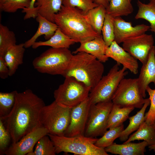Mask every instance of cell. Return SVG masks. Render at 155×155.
Listing matches in <instances>:
<instances>
[{
	"label": "cell",
	"mask_w": 155,
	"mask_h": 155,
	"mask_svg": "<svg viewBox=\"0 0 155 155\" xmlns=\"http://www.w3.org/2000/svg\"><path fill=\"white\" fill-rule=\"evenodd\" d=\"M42 99L31 90L16 93L14 106L7 116L0 117L15 143L28 133L41 127L40 111L45 105Z\"/></svg>",
	"instance_id": "6da1fadb"
},
{
	"label": "cell",
	"mask_w": 155,
	"mask_h": 155,
	"mask_svg": "<svg viewBox=\"0 0 155 155\" xmlns=\"http://www.w3.org/2000/svg\"><path fill=\"white\" fill-rule=\"evenodd\" d=\"M54 21L64 34L75 42L81 43L100 35L93 29L82 12L76 7L62 5L55 14Z\"/></svg>",
	"instance_id": "7a4b0ae2"
},
{
	"label": "cell",
	"mask_w": 155,
	"mask_h": 155,
	"mask_svg": "<svg viewBox=\"0 0 155 155\" xmlns=\"http://www.w3.org/2000/svg\"><path fill=\"white\" fill-rule=\"evenodd\" d=\"M102 63L90 54L79 52L73 55L63 76L73 77L91 89L103 76L104 67Z\"/></svg>",
	"instance_id": "3957f363"
},
{
	"label": "cell",
	"mask_w": 155,
	"mask_h": 155,
	"mask_svg": "<svg viewBox=\"0 0 155 155\" xmlns=\"http://www.w3.org/2000/svg\"><path fill=\"white\" fill-rule=\"evenodd\" d=\"M56 154L61 152L79 155H108L104 149L96 146L98 138L84 135L67 137L48 134Z\"/></svg>",
	"instance_id": "277c9868"
},
{
	"label": "cell",
	"mask_w": 155,
	"mask_h": 155,
	"mask_svg": "<svg viewBox=\"0 0 155 155\" xmlns=\"http://www.w3.org/2000/svg\"><path fill=\"white\" fill-rule=\"evenodd\" d=\"M73 55L68 49L51 47L35 58L32 64L40 73L63 76Z\"/></svg>",
	"instance_id": "5b68a950"
},
{
	"label": "cell",
	"mask_w": 155,
	"mask_h": 155,
	"mask_svg": "<svg viewBox=\"0 0 155 155\" xmlns=\"http://www.w3.org/2000/svg\"><path fill=\"white\" fill-rule=\"evenodd\" d=\"M71 108L63 106L55 100L45 105L40 113L41 126L46 129L49 134L64 136L70 123Z\"/></svg>",
	"instance_id": "8992f818"
},
{
	"label": "cell",
	"mask_w": 155,
	"mask_h": 155,
	"mask_svg": "<svg viewBox=\"0 0 155 155\" xmlns=\"http://www.w3.org/2000/svg\"><path fill=\"white\" fill-rule=\"evenodd\" d=\"M120 64L117 63L107 74L101 78L90 91L88 97L91 104L112 101V98L121 81L127 74L123 67L119 69Z\"/></svg>",
	"instance_id": "52a82bcc"
},
{
	"label": "cell",
	"mask_w": 155,
	"mask_h": 155,
	"mask_svg": "<svg viewBox=\"0 0 155 155\" xmlns=\"http://www.w3.org/2000/svg\"><path fill=\"white\" fill-rule=\"evenodd\" d=\"M91 88L71 77H66L63 82L54 92L55 100L61 105L72 108L88 97Z\"/></svg>",
	"instance_id": "ba28073f"
},
{
	"label": "cell",
	"mask_w": 155,
	"mask_h": 155,
	"mask_svg": "<svg viewBox=\"0 0 155 155\" xmlns=\"http://www.w3.org/2000/svg\"><path fill=\"white\" fill-rule=\"evenodd\" d=\"M146 100L140 90L137 78H124L120 82L112 101L121 108H141Z\"/></svg>",
	"instance_id": "9c48e42d"
},
{
	"label": "cell",
	"mask_w": 155,
	"mask_h": 155,
	"mask_svg": "<svg viewBox=\"0 0 155 155\" xmlns=\"http://www.w3.org/2000/svg\"><path fill=\"white\" fill-rule=\"evenodd\" d=\"M113 105L112 101L91 104L84 136L95 137L103 135L107 129L108 117Z\"/></svg>",
	"instance_id": "30bf717a"
},
{
	"label": "cell",
	"mask_w": 155,
	"mask_h": 155,
	"mask_svg": "<svg viewBox=\"0 0 155 155\" xmlns=\"http://www.w3.org/2000/svg\"><path fill=\"white\" fill-rule=\"evenodd\" d=\"M91 102L88 97L71 110L70 123L64 136L84 135Z\"/></svg>",
	"instance_id": "8fae6325"
},
{
	"label": "cell",
	"mask_w": 155,
	"mask_h": 155,
	"mask_svg": "<svg viewBox=\"0 0 155 155\" xmlns=\"http://www.w3.org/2000/svg\"><path fill=\"white\" fill-rule=\"evenodd\" d=\"M154 44L152 35L144 33L126 39L123 42L122 47L143 64L147 59Z\"/></svg>",
	"instance_id": "7c38bea8"
},
{
	"label": "cell",
	"mask_w": 155,
	"mask_h": 155,
	"mask_svg": "<svg viewBox=\"0 0 155 155\" xmlns=\"http://www.w3.org/2000/svg\"><path fill=\"white\" fill-rule=\"evenodd\" d=\"M49 134L47 130L41 126L24 136L17 142L11 144L5 153L6 155H25L33 151L37 142L43 136Z\"/></svg>",
	"instance_id": "4fadbf2b"
},
{
	"label": "cell",
	"mask_w": 155,
	"mask_h": 155,
	"mask_svg": "<svg viewBox=\"0 0 155 155\" xmlns=\"http://www.w3.org/2000/svg\"><path fill=\"white\" fill-rule=\"evenodd\" d=\"M115 39L118 44L128 39L145 33L150 30V26L142 24L133 26L130 22H126L121 17L113 18Z\"/></svg>",
	"instance_id": "5bb4252c"
},
{
	"label": "cell",
	"mask_w": 155,
	"mask_h": 155,
	"mask_svg": "<svg viewBox=\"0 0 155 155\" xmlns=\"http://www.w3.org/2000/svg\"><path fill=\"white\" fill-rule=\"evenodd\" d=\"M106 55L115 61L117 63L122 65L123 67L129 69L132 73L136 74L138 72V63L137 59L114 41L106 51Z\"/></svg>",
	"instance_id": "9a60e30c"
},
{
	"label": "cell",
	"mask_w": 155,
	"mask_h": 155,
	"mask_svg": "<svg viewBox=\"0 0 155 155\" xmlns=\"http://www.w3.org/2000/svg\"><path fill=\"white\" fill-rule=\"evenodd\" d=\"M142 65L137 79L140 90L145 98L146 89L149 84L153 82L155 86V46H153L146 61Z\"/></svg>",
	"instance_id": "2e32d148"
},
{
	"label": "cell",
	"mask_w": 155,
	"mask_h": 155,
	"mask_svg": "<svg viewBox=\"0 0 155 155\" xmlns=\"http://www.w3.org/2000/svg\"><path fill=\"white\" fill-rule=\"evenodd\" d=\"M107 47L100 35L92 40L81 43L79 47L73 53L84 52L94 56L101 62L104 63L108 59L106 55Z\"/></svg>",
	"instance_id": "e0dca14e"
},
{
	"label": "cell",
	"mask_w": 155,
	"mask_h": 155,
	"mask_svg": "<svg viewBox=\"0 0 155 155\" xmlns=\"http://www.w3.org/2000/svg\"><path fill=\"white\" fill-rule=\"evenodd\" d=\"M148 146L145 141L139 143L130 142L117 144L113 143L104 148L107 152L119 155H144L146 148Z\"/></svg>",
	"instance_id": "ac0fdd59"
},
{
	"label": "cell",
	"mask_w": 155,
	"mask_h": 155,
	"mask_svg": "<svg viewBox=\"0 0 155 155\" xmlns=\"http://www.w3.org/2000/svg\"><path fill=\"white\" fill-rule=\"evenodd\" d=\"M36 19L39 23L38 28L33 36L24 43L25 48L32 46L37 39L42 35H44L45 39H49L54 34L58 28L55 23L50 21L39 14L36 17Z\"/></svg>",
	"instance_id": "d6986e66"
},
{
	"label": "cell",
	"mask_w": 155,
	"mask_h": 155,
	"mask_svg": "<svg viewBox=\"0 0 155 155\" xmlns=\"http://www.w3.org/2000/svg\"><path fill=\"white\" fill-rule=\"evenodd\" d=\"M25 48L24 43L16 44L9 48L5 53L3 58L9 69V76L13 75L19 66L23 63Z\"/></svg>",
	"instance_id": "ffe728a7"
},
{
	"label": "cell",
	"mask_w": 155,
	"mask_h": 155,
	"mask_svg": "<svg viewBox=\"0 0 155 155\" xmlns=\"http://www.w3.org/2000/svg\"><path fill=\"white\" fill-rule=\"evenodd\" d=\"M75 42L64 34L58 27L54 34L46 41L36 42L32 47L36 49L42 46H48L55 49L67 48Z\"/></svg>",
	"instance_id": "44dd1931"
},
{
	"label": "cell",
	"mask_w": 155,
	"mask_h": 155,
	"mask_svg": "<svg viewBox=\"0 0 155 155\" xmlns=\"http://www.w3.org/2000/svg\"><path fill=\"white\" fill-rule=\"evenodd\" d=\"M62 5V0H36L35 3L38 14L54 23V16Z\"/></svg>",
	"instance_id": "7402d4cb"
},
{
	"label": "cell",
	"mask_w": 155,
	"mask_h": 155,
	"mask_svg": "<svg viewBox=\"0 0 155 155\" xmlns=\"http://www.w3.org/2000/svg\"><path fill=\"white\" fill-rule=\"evenodd\" d=\"M150 104V101L149 98L146 99L140 111L135 115L129 117V124L127 127L124 129L119 137L121 141H126L131 134L137 130L141 124L145 121V112Z\"/></svg>",
	"instance_id": "603a6c76"
},
{
	"label": "cell",
	"mask_w": 155,
	"mask_h": 155,
	"mask_svg": "<svg viewBox=\"0 0 155 155\" xmlns=\"http://www.w3.org/2000/svg\"><path fill=\"white\" fill-rule=\"evenodd\" d=\"M137 4L138 10L135 18L136 20L144 19L150 24V30L154 33L155 36V2L149 0L147 4L138 0Z\"/></svg>",
	"instance_id": "cb8c5ba5"
},
{
	"label": "cell",
	"mask_w": 155,
	"mask_h": 155,
	"mask_svg": "<svg viewBox=\"0 0 155 155\" xmlns=\"http://www.w3.org/2000/svg\"><path fill=\"white\" fill-rule=\"evenodd\" d=\"M106 14L105 7L100 5L84 14L87 21L94 31L99 35H101L102 29Z\"/></svg>",
	"instance_id": "d4e9b609"
},
{
	"label": "cell",
	"mask_w": 155,
	"mask_h": 155,
	"mask_svg": "<svg viewBox=\"0 0 155 155\" xmlns=\"http://www.w3.org/2000/svg\"><path fill=\"white\" fill-rule=\"evenodd\" d=\"M134 109L132 107L121 108L113 104L108 117L107 129L118 127L123 124Z\"/></svg>",
	"instance_id": "484cf974"
},
{
	"label": "cell",
	"mask_w": 155,
	"mask_h": 155,
	"mask_svg": "<svg viewBox=\"0 0 155 155\" xmlns=\"http://www.w3.org/2000/svg\"><path fill=\"white\" fill-rule=\"evenodd\" d=\"M132 0H111L106 9V13L113 18L126 16L132 13L134 9Z\"/></svg>",
	"instance_id": "4316f807"
},
{
	"label": "cell",
	"mask_w": 155,
	"mask_h": 155,
	"mask_svg": "<svg viewBox=\"0 0 155 155\" xmlns=\"http://www.w3.org/2000/svg\"><path fill=\"white\" fill-rule=\"evenodd\" d=\"M136 140H144L147 143L148 146L155 145V128L153 124L149 125L145 121L124 143Z\"/></svg>",
	"instance_id": "83f0119b"
},
{
	"label": "cell",
	"mask_w": 155,
	"mask_h": 155,
	"mask_svg": "<svg viewBox=\"0 0 155 155\" xmlns=\"http://www.w3.org/2000/svg\"><path fill=\"white\" fill-rule=\"evenodd\" d=\"M14 32L6 26L0 24V57H3L7 50L16 44Z\"/></svg>",
	"instance_id": "f1b7e54d"
},
{
	"label": "cell",
	"mask_w": 155,
	"mask_h": 155,
	"mask_svg": "<svg viewBox=\"0 0 155 155\" xmlns=\"http://www.w3.org/2000/svg\"><path fill=\"white\" fill-rule=\"evenodd\" d=\"M124 129L123 124L118 127L109 128L101 138L97 139L95 143V145L104 149L111 146L114 143L116 139L119 138Z\"/></svg>",
	"instance_id": "f546056e"
},
{
	"label": "cell",
	"mask_w": 155,
	"mask_h": 155,
	"mask_svg": "<svg viewBox=\"0 0 155 155\" xmlns=\"http://www.w3.org/2000/svg\"><path fill=\"white\" fill-rule=\"evenodd\" d=\"M55 147L48 135L40 138L36 144L35 150L27 155H55Z\"/></svg>",
	"instance_id": "4dcf8cb0"
},
{
	"label": "cell",
	"mask_w": 155,
	"mask_h": 155,
	"mask_svg": "<svg viewBox=\"0 0 155 155\" xmlns=\"http://www.w3.org/2000/svg\"><path fill=\"white\" fill-rule=\"evenodd\" d=\"M17 91L0 92V117L7 115L13 108L16 100Z\"/></svg>",
	"instance_id": "1f68e13d"
},
{
	"label": "cell",
	"mask_w": 155,
	"mask_h": 155,
	"mask_svg": "<svg viewBox=\"0 0 155 155\" xmlns=\"http://www.w3.org/2000/svg\"><path fill=\"white\" fill-rule=\"evenodd\" d=\"M31 0H0V9L1 11L13 13L18 9L28 8Z\"/></svg>",
	"instance_id": "d6a6232c"
},
{
	"label": "cell",
	"mask_w": 155,
	"mask_h": 155,
	"mask_svg": "<svg viewBox=\"0 0 155 155\" xmlns=\"http://www.w3.org/2000/svg\"><path fill=\"white\" fill-rule=\"evenodd\" d=\"M113 18L106 13L102 29L103 39L107 47L114 41V27Z\"/></svg>",
	"instance_id": "836d02e7"
},
{
	"label": "cell",
	"mask_w": 155,
	"mask_h": 155,
	"mask_svg": "<svg viewBox=\"0 0 155 155\" xmlns=\"http://www.w3.org/2000/svg\"><path fill=\"white\" fill-rule=\"evenodd\" d=\"M62 4L68 7H76L85 14L91 9L99 5L94 0H62Z\"/></svg>",
	"instance_id": "e575fe53"
},
{
	"label": "cell",
	"mask_w": 155,
	"mask_h": 155,
	"mask_svg": "<svg viewBox=\"0 0 155 155\" xmlns=\"http://www.w3.org/2000/svg\"><path fill=\"white\" fill-rule=\"evenodd\" d=\"M149 96L150 106L148 112L145 114V121L150 125H153L155 121V89L148 86L146 89Z\"/></svg>",
	"instance_id": "d590c367"
},
{
	"label": "cell",
	"mask_w": 155,
	"mask_h": 155,
	"mask_svg": "<svg viewBox=\"0 0 155 155\" xmlns=\"http://www.w3.org/2000/svg\"><path fill=\"white\" fill-rule=\"evenodd\" d=\"M11 137L2 120L0 119V154H5L6 150L10 146Z\"/></svg>",
	"instance_id": "8d00e7d4"
},
{
	"label": "cell",
	"mask_w": 155,
	"mask_h": 155,
	"mask_svg": "<svg viewBox=\"0 0 155 155\" xmlns=\"http://www.w3.org/2000/svg\"><path fill=\"white\" fill-rule=\"evenodd\" d=\"M36 0H31V2L29 7L23 9L22 12L25 13V14L24 17V20L31 18H35L37 17V14L36 11L35 3Z\"/></svg>",
	"instance_id": "74e56055"
},
{
	"label": "cell",
	"mask_w": 155,
	"mask_h": 155,
	"mask_svg": "<svg viewBox=\"0 0 155 155\" xmlns=\"http://www.w3.org/2000/svg\"><path fill=\"white\" fill-rule=\"evenodd\" d=\"M9 76L8 67L3 58L0 57V77L5 79Z\"/></svg>",
	"instance_id": "f35d334b"
},
{
	"label": "cell",
	"mask_w": 155,
	"mask_h": 155,
	"mask_svg": "<svg viewBox=\"0 0 155 155\" xmlns=\"http://www.w3.org/2000/svg\"><path fill=\"white\" fill-rule=\"evenodd\" d=\"M96 3L99 5H102L106 9L108 6L109 2L107 0H94Z\"/></svg>",
	"instance_id": "ab89813d"
},
{
	"label": "cell",
	"mask_w": 155,
	"mask_h": 155,
	"mask_svg": "<svg viewBox=\"0 0 155 155\" xmlns=\"http://www.w3.org/2000/svg\"><path fill=\"white\" fill-rule=\"evenodd\" d=\"M148 148L150 150H153L155 151V144L148 146Z\"/></svg>",
	"instance_id": "60d3db41"
},
{
	"label": "cell",
	"mask_w": 155,
	"mask_h": 155,
	"mask_svg": "<svg viewBox=\"0 0 155 155\" xmlns=\"http://www.w3.org/2000/svg\"><path fill=\"white\" fill-rule=\"evenodd\" d=\"M153 125H154V127L155 128V121L154 122V123L153 124Z\"/></svg>",
	"instance_id": "b9f144b4"
},
{
	"label": "cell",
	"mask_w": 155,
	"mask_h": 155,
	"mask_svg": "<svg viewBox=\"0 0 155 155\" xmlns=\"http://www.w3.org/2000/svg\"><path fill=\"white\" fill-rule=\"evenodd\" d=\"M109 2L111 1V0H107Z\"/></svg>",
	"instance_id": "7bdbcfd3"
},
{
	"label": "cell",
	"mask_w": 155,
	"mask_h": 155,
	"mask_svg": "<svg viewBox=\"0 0 155 155\" xmlns=\"http://www.w3.org/2000/svg\"><path fill=\"white\" fill-rule=\"evenodd\" d=\"M152 0L154 1L155 2V0Z\"/></svg>",
	"instance_id": "ee69618b"
}]
</instances>
